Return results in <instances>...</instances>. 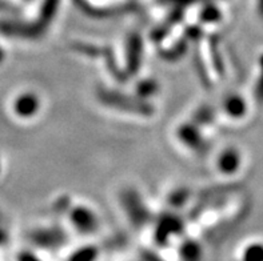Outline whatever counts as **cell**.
I'll return each mask as SVG.
<instances>
[{
    "label": "cell",
    "mask_w": 263,
    "mask_h": 261,
    "mask_svg": "<svg viewBox=\"0 0 263 261\" xmlns=\"http://www.w3.org/2000/svg\"><path fill=\"white\" fill-rule=\"evenodd\" d=\"M4 57H6V55H4V51H3V48L0 47V64L4 62Z\"/></svg>",
    "instance_id": "cell-18"
},
{
    "label": "cell",
    "mask_w": 263,
    "mask_h": 261,
    "mask_svg": "<svg viewBox=\"0 0 263 261\" xmlns=\"http://www.w3.org/2000/svg\"><path fill=\"white\" fill-rule=\"evenodd\" d=\"M98 255H99V249L93 245H84L72 252L70 257L67 261H97Z\"/></svg>",
    "instance_id": "cell-12"
},
{
    "label": "cell",
    "mask_w": 263,
    "mask_h": 261,
    "mask_svg": "<svg viewBox=\"0 0 263 261\" xmlns=\"http://www.w3.org/2000/svg\"><path fill=\"white\" fill-rule=\"evenodd\" d=\"M179 256L182 261H200L202 260V247L194 238H187L179 247Z\"/></svg>",
    "instance_id": "cell-11"
},
{
    "label": "cell",
    "mask_w": 263,
    "mask_h": 261,
    "mask_svg": "<svg viewBox=\"0 0 263 261\" xmlns=\"http://www.w3.org/2000/svg\"><path fill=\"white\" fill-rule=\"evenodd\" d=\"M260 76L259 82L257 84V88H255V93H257V97L259 99V102H263V55L260 57Z\"/></svg>",
    "instance_id": "cell-17"
},
{
    "label": "cell",
    "mask_w": 263,
    "mask_h": 261,
    "mask_svg": "<svg viewBox=\"0 0 263 261\" xmlns=\"http://www.w3.org/2000/svg\"><path fill=\"white\" fill-rule=\"evenodd\" d=\"M33 243L44 249H57L66 244L67 236L59 227H48V228L36 229L31 235Z\"/></svg>",
    "instance_id": "cell-7"
},
{
    "label": "cell",
    "mask_w": 263,
    "mask_h": 261,
    "mask_svg": "<svg viewBox=\"0 0 263 261\" xmlns=\"http://www.w3.org/2000/svg\"><path fill=\"white\" fill-rule=\"evenodd\" d=\"M16 261H43L42 258H39V256H36L33 252L31 251H22L17 255Z\"/></svg>",
    "instance_id": "cell-16"
},
{
    "label": "cell",
    "mask_w": 263,
    "mask_h": 261,
    "mask_svg": "<svg viewBox=\"0 0 263 261\" xmlns=\"http://www.w3.org/2000/svg\"><path fill=\"white\" fill-rule=\"evenodd\" d=\"M40 99L36 93L33 92H23L17 95L13 100L12 109L15 115L20 119H31L36 116L40 111Z\"/></svg>",
    "instance_id": "cell-8"
},
{
    "label": "cell",
    "mask_w": 263,
    "mask_h": 261,
    "mask_svg": "<svg viewBox=\"0 0 263 261\" xmlns=\"http://www.w3.org/2000/svg\"><path fill=\"white\" fill-rule=\"evenodd\" d=\"M189 196H190V191H189V189L178 188L168 195L167 202H168V204H170L173 208H179V207H183V205L186 204L187 200H189Z\"/></svg>",
    "instance_id": "cell-14"
},
{
    "label": "cell",
    "mask_w": 263,
    "mask_h": 261,
    "mask_svg": "<svg viewBox=\"0 0 263 261\" xmlns=\"http://www.w3.org/2000/svg\"><path fill=\"white\" fill-rule=\"evenodd\" d=\"M219 19V11H218L217 8H213V7H209V8L203 10V12L200 13V20H203L206 23H217Z\"/></svg>",
    "instance_id": "cell-15"
},
{
    "label": "cell",
    "mask_w": 263,
    "mask_h": 261,
    "mask_svg": "<svg viewBox=\"0 0 263 261\" xmlns=\"http://www.w3.org/2000/svg\"><path fill=\"white\" fill-rule=\"evenodd\" d=\"M240 163H242V157H240L239 151L234 147H229L218 155L217 168L222 175L231 176L239 171Z\"/></svg>",
    "instance_id": "cell-9"
},
{
    "label": "cell",
    "mask_w": 263,
    "mask_h": 261,
    "mask_svg": "<svg viewBox=\"0 0 263 261\" xmlns=\"http://www.w3.org/2000/svg\"><path fill=\"white\" fill-rule=\"evenodd\" d=\"M175 135H177V139L183 144V147L189 148L193 152L203 153L209 148L203 133L200 132L198 124H195L194 122L182 123L177 128Z\"/></svg>",
    "instance_id": "cell-4"
},
{
    "label": "cell",
    "mask_w": 263,
    "mask_h": 261,
    "mask_svg": "<svg viewBox=\"0 0 263 261\" xmlns=\"http://www.w3.org/2000/svg\"><path fill=\"white\" fill-rule=\"evenodd\" d=\"M143 62V40L138 32L128 35L126 40V71L130 76L139 72Z\"/></svg>",
    "instance_id": "cell-5"
},
{
    "label": "cell",
    "mask_w": 263,
    "mask_h": 261,
    "mask_svg": "<svg viewBox=\"0 0 263 261\" xmlns=\"http://www.w3.org/2000/svg\"><path fill=\"white\" fill-rule=\"evenodd\" d=\"M183 229V223L182 218L178 217L174 213H164L159 217L155 227V240L159 245H166L168 243V238L175 235H180Z\"/></svg>",
    "instance_id": "cell-6"
},
{
    "label": "cell",
    "mask_w": 263,
    "mask_h": 261,
    "mask_svg": "<svg viewBox=\"0 0 263 261\" xmlns=\"http://www.w3.org/2000/svg\"><path fill=\"white\" fill-rule=\"evenodd\" d=\"M259 13L263 17V0H259Z\"/></svg>",
    "instance_id": "cell-19"
},
{
    "label": "cell",
    "mask_w": 263,
    "mask_h": 261,
    "mask_svg": "<svg viewBox=\"0 0 263 261\" xmlns=\"http://www.w3.org/2000/svg\"><path fill=\"white\" fill-rule=\"evenodd\" d=\"M120 204L134 227L140 228L151 220V212L137 191L131 188L124 189L120 193Z\"/></svg>",
    "instance_id": "cell-2"
},
{
    "label": "cell",
    "mask_w": 263,
    "mask_h": 261,
    "mask_svg": "<svg viewBox=\"0 0 263 261\" xmlns=\"http://www.w3.org/2000/svg\"><path fill=\"white\" fill-rule=\"evenodd\" d=\"M68 218L72 228L83 236L95 235L99 229V217L86 205H75L70 209Z\"/></svg>",
    "instance_id": "cell-3"
},
{
    "label": "cell",
    "mask_w": 263,
    "mask_h": 261,
    "mask_svg": "<svg viewBox=\"0 0 263 261\" xmlns=\"http://www.w3.org/2000/svg\"><path fill=\"white\" fill-rule=\"evenodd\" d=\"M158 89H159V86H158V83L155 80L146 79L138 83L137 93L139 97H142V99H147V97L155 95V93L158 92Z\"/></svg>",
    "instance_id": "cell-13"
},
{
    "label": "cell",
    "mask_w": 263,
    "mask_h": 261,
    "mask_svg": "<svg viewBox=\"0 0 263 261\" xmlns=\"http://www.w3.org/2000/svg\"><path fill=\"white\" fill-rule=\"evenodd\" d=\"M98 99L103 106L108 107V108L120 111V112H127L130 115L148 117V116H153L154 111H155L150 102H147L146 99H142L139 96L134 97V96L124 95V93L112 91V89L99 88L98 89Z\"/></svg>",
    "instance_id": "cell-1"
},
{
    "label": "cell",
    "mask_w": 263,
    "mask_h": 261,
    "mask_svg": "<svg viewBox=\"0 0 263 261\" xmlns=\"http://www.w3.org/2000/svg\"><path fill=\"white\" fill-rule=\"evenodd\" d=\"M222 109L231 119H242L247 113V103L238 93H230L222 102Z\"/></svg>",
    "instance_id": "cell-10"
}]
</instances>
